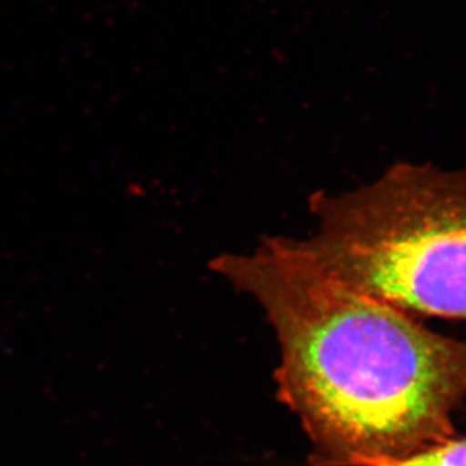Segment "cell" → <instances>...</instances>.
Returning a JSON list of instances; mask_svg holds the SVG:
<instances>
[{"mask_svg": "<svg viewBox=\"0 0 466 466\" xmlns=\"http://www.w3.org/2000/svg\"><path fill=\"white\" fill-rule=\"evenodd\" d=\"M212 269L271 324L279 400L309 436L312 466L390 465L453 438L466 341L342 282L305 239L267 238Z\"/></svg>", "mask_w": 466, "mask_h": 466, "instance_id": "cell-1", "label": "cell"}, {"mask_svg": "<svg viewBox=\"0 0 466 466\" xmlns=\"http://www.w3.org/2000/svg\"><path fill=\"white\" fill-rule=\"evenodd\" d=\"M309 209L306 244L342 282L420 319L466 321V167L397 162Z\"/></svg>", "mask_w": 466, "mask_h": 466, "instance_id": "cell-2", "label": "cell"}, {"mask_svg": "<svg viewBox=\"0 0 466 466\" xmlns=\"http://www.w3.org/2000/svg\"><path fill=\"white\" fill-rule=\"evenodd\" d=\"M383 466H466V440L451 438L406 461Z\"/></svg>", "mask_w": 466, "mask_h": 466, "instance_id": "cell-3", "label": "cell"}]
</instances>
